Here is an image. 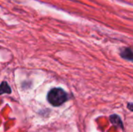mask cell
Segmentation results:
<instances>
[{
	"mask_svg": "<svg viewBox=\"0 0 133 132\" xmlns=\"http://www.w3.org/2000/svg\"><path fill=\"white\" fill-rule=\"evenodd\" d=\"M68 99L67 93L60 88L52 89L48 95V102L55 107H58L64 103Z\"/></svg>",
	"mask_w": 133,
	"mask_h": 132,
	"instance_id": "1",
	"label": "cell"
},
{
	"mask_svg": "<svg viewBox=\"0 0 133 132\" xmlns=\"http://www.w3.org/2000/svg\"><path fill=\"white\" fill-rule=\"evenodd\" d=\"M122 56L123 58H125L127 59L132 60V52L130 48H125L122 52Z\"/></svg>",
	"mask_w": 133,
	"mask_h": 132,
	"instance_id": "2",
	"label": "cell"
},
{
	"mask_svg": "<svg viewBox=\"0 0 133 132\" xmlns=\"http://www.w3.org/2000/svg\"><path fill=\"white\" fill-rule=\"evenodd\" d=\"M4 93H10V89H9V86L5 82L2 83V85L0 86V94Z\"/></svg>",
	"mask_w": 133,
	"mask_h": 132,
	"instance_id": "3",
	"label": "cell"
}]
</instances>
